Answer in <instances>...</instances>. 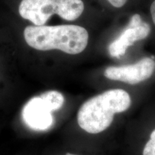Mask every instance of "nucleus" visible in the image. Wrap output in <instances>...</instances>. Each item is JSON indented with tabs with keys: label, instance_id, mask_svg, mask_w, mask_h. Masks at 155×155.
Listing matches in <instances>:
<instances>
[{
	"label": "nucleus",
	"instance_id": "nucleus-1",
	"mask_svg": "<svg viewBox=\"0 0 155 155\" xmlns=\"http://www.w3.org/2000/svg\"><path fill=\"white\" fill-rule=\"evenodd\" d=\"M131 105L130 95L123 89H111L85 101L79 108L77 122L83 131L96 134L109 128L116 114Z\"/></svg>",
	"mask_w": 155,
	"mask_h": 155
},
{
	"label": "nucleus",
	"instance_id": "nucleus-2",
	"mask_svg": "<svg viewBox=\"0 0 155 155\" xmlns=\"http://www.w3.org/2000/svg\"><path fill=\"white\" fill-rule=\"evenodd\" d=\"M25 41L38 50H60L64 53L76 55L86 49L88 33L78 25L28 26L25 29Z\"/></svg>",
	"mask_w": 155,
	"mask_h": 155
},
{
	"label": "nucleus",
	"instance_id": "nucleus-3",
	"mask_svg": "<svg viewBox=\"0 0 155 155\" xmlns=\"http://www.w3.org/2000/svg\"><path fill=\"white\" fill-rule=\"evenodd\" d=\"M83 10L81 0H22L19 7L20 16L35 26H43L53 15L68 21L75 20Z\"/></svg>",
	"mask_w": 155,
	"mask_h": 155
},
{
	"label": "nucleus",
	"instance_id": "nucleus-4",
	"mask_svg": "<svg viewBox=\"0 0 155 155\" xmlns=\"http://www.w3.org/2000/svg\"><path fill=\"white\" fill-rule=\"evenodd\" d=\"M154 69V60L144 58L134 64L108 67L104 71V76L110 80L135 85L150 78Z\"/></svg>",
	"mask_w": 155,
	"mask_h": 155
},
{
	"label": "nucleus",
	"instance_id": "nucleus-5",
	"mask_svg": "<svg viewBox=\"0 0 155 155\" xmlns=\"http://www.w3.org/2000/svg\"><path fill=\"white\" fill-rule=\"evenodd\" d=\"M150 32V25L143 21L139 15H134L127 28L108 46L110 55L113 58H121L126 53L128 48L134 42L146 38Z\"/></svg>",
	"mask_w": 155,
	"mask_h": 155
},
{
	"label": "nucleus",
	"instance_id": "nucleus-6",
	"mask_svg": "<svg viewBox=\"0 0 155 155\" xmlns=\"http://www.w3.org/2000/svg\"><path fill=\"white\" fill-rule=\"evenodd\" d=\"M53 112L41 96H35L25 104L22 118L25 124L35 131H47L54 122Z\"/></svg>",
	"mask_w": 155,
	"mask_h": 155
},
{
	"label": "nucleus",
	"instance_id": "nucleus-7",
	"mask_svg": "<svg viewBox=\"0 0 155 155\" xmlns=\"http://www.w3.org/2000/svg\"><path fill=\"white\" fill-rule=\"evenodd\" d=\"M41 97L52 112L60 110L63 107L65 103L63 95L57 91H48L42 94Z\"/></svg>",
	"mask_w": 155,
	"mask_h": 155
},
{
	"label": "nucleus",
	"instance_id": "nucleus-8",
	"mask_svg": "<svg viewBox=\"0 0 155 155\" xmlns=\"http://www.w3.org/2000/svg\"><path fill=\"white\" fill-rule=\"evenodd\" d=\"M142 155H155V129L152 131L150 139L143 149Z\"/></svg>",
	"mask_w": 155,
	"mask_h": 155
},
{
	"label": "nucleus",
	"instance_id": "nucleus-9",
	"mask_svg": "<svg viewBox=\"0 0 155 155\" xmlns=\"http://www.w3.org/2000/svg\"><path fill=\"white\" fill-rule=\"evenodd\" d=\"M108 1L109 2V3L111 4V5H113L114 7L119 8V7H123V6L127 3V0H108Z\"/></svg>",
	"mask_w": 155,
	"mask_h": 155
},
{
	"label": "nucleus",
	"instance_id": "nucleus-10",
	"mask_svg": "<svg viewBox=\"0 0 155 155\" xmlns=\"http://www.w3.org/2000/svg\"><path fill=\"white\" fill-rule=\"evenodd\" d=\"M150 11H151V15H152V18L153 22H154L155 25V0L152 2V5H151Z\"/></svg>",
	"mask_w": 155,
	"mask_h": 155
},
{
	"label": "nucleus",
	"instance_id": "nucleus-11",
	"mask_svg": "<svg viewBox=\"0 0 155 155\" xmlns=\"http://www.w3.org/2000/svg\"><path fill=\"white\" fill-rule=\"evenodd\" d=\"M64 155H77V154H64Z\"/></svg>",
	"mask_w": 155,
	"mask_h": 155
}]
</instances>
